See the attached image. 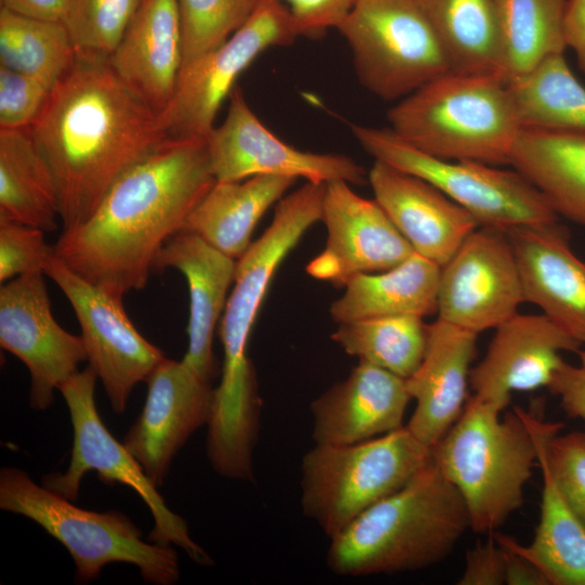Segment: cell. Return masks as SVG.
I'll return each mask as SVG.
<instances>
[{
    "mask_svg": "<svg viewBox=\"0 0 585 585\" xmlns=\"http://www.w3.org/2000/svg\"><path fill=\"white\" fill-rule=\"evenodd\" d=\"M485 543H478L465 555V568L459 585H500L505 584L506 555L504 548L491 534Z\"/></svg>",
    "mask_w": 585,
    "mask_h": 585,
    "instance_id": "cell-41",
    "label": "cell"
},
{
    "mask_svg": "<svg viewBox=\"0 0 585 585\" xmlns=\"http://www.w3.org/2000/svg\"><path fill=\"white\" fill-rule=\"evenodd\" d=\"M299 37L281 0H261L249 20L225 42L180 70L173 96L160 120L168 136L206 138L238 76L262 52Z\"/></svg>",
    "mask_w": 585,
    "mask_h": 585,
    "instance_id": "cell-11",
    "label": "cell"
},
{
    "mask_svg": "<svg viewBox=\"0 0 585 585\" xmlns=\"http://www.w3.org/2000/svg\"><path fill=\"white\" fill-rule=\"evenodd\" d=\"M502 411L477 395L431 448V457L460 493L476 533H494L523 504L537 463L530 413Z\"/></svg>",
    "mask_w": 585,
    "mask_h": 585,
    "instance_id": "cell-5",
    "label": "cell"
},
{
    "mask_svg": "<svg viewBox=\"0 0 585 585\" xmlns=\"http://www.w3.org/2000/svg\"><path fill=\"white\" fill-rule=\"evenodd\" d=\"M53 88L39 77L0 66V129L29 128Z\"/></svg>",
    "mask_w": 585,
    "mask_h": 585,
    "instance_id": "cell-38",
    "label": "cell"
},
{
    "mask_svg": "<svg viewBox=\"0 0 585 585\" xmlns=\"http://www.w3.org/2000/svg\"><path fill=\"white\" fill-rule=\"evenodd\" d=\"M321 221L326 244L306 270L337 287L356 275L389 270L415 253L376 199L360 196L346 181L326 183Z\"/></svg>",
    "mask_w": 585,
    "mask_h": 585,
    "instance_id": "cell-16",
    "label": "cell"
},
{
    "mask_svg": "<svg viewBox=\"0 0 585 585\" xmlns=\"http://www.w3.org/2000/svg\"><path fill=\"white\" fill-rule=\"evenodd\" d=\"M450 72L500 76V46L493 0H418Z\"/></svg>",
    "mask_w": 585,
    "mask_h": 585,
    "instance_id": "cell-29",
    "label": "cell"
},
{
    "mask_svg": "<svg viewBox=\"0 0 585 585\" xmlns=\"http://www.w3.org/2000/svg\"><path fill=\"white\" fill-rule=\"evenodd\" d=\"M441 266L414 253L381 272L354 276L329 309L334 322L349 323L375 317L412 314L427 316L438 311Z\"/></svg>",
    "mask_w": 585,
    "mask_h": 585,
    "instance_id": "cell-27",
    "label": "cell"
},
{
    "mask_svg": "<svg viewBox=\"0 0 585 585\" xmlns=\"http://www.w3.org/2000/svg\"><path fill=\"white\" fill-rule=\"evenodd\" d=\"M44 274L72 304L89 365L100 378L113 411L121 414L133 388L146 381L166 359L162 351L138 332L122 299L86 281L54 253L44 266Z\"/></svg>",
    "mask_w": 585,
    "mask_h": 585,
    "instance_id": "cell-12",
    "label": "cell"
},
{
    "mask_svg": "<svg viewBox=\"0 0 585 585\" xmlns=\"http://www.w3.org/2000/svg\"><path fill=\"white\" fill-rule=\"evenodd\" d=\"M0 508L32 520L57 540L75 563L76 583L92 582L103 567L114 562L136 566L151 584L172 585L179 580V560L172 547L143 541L141 530L119 511L77 507L37 484L22 469H1Z\"/></svg>",
    "mask_w": 585,
    "mask_h": 585,
    "instance_id": "cell-6",
    "label": "cell"
},
{
    "mask_svg": "<svg viewBox=\"0 0 585 585\" xmlns=\"http://www.w3.org/2000/svg\"><path fill=\"white\" fill-rule=\"evenodd\" d=\"M563 34L567 48L574 51L578 68L585 76V0H567Z\"/></svg>",
    "mask_w": 585,
    "mask_h": 585,
    "instance_id": "cell-44",
    "label": "cell"
},
{
    "mask_svg": "<svg viewBox=\"0 0 585 585\" xmlns=\"http://www.w3.org/2000/svg\"><path fill=\"white\" fill-rule=\"evenodd\" d=\"M536 445L563 499L585 525V432L558 434L560 422H545L530 414Z\"/></svg>",
    "mask_w": 585,
    "mask_h": 585,
    "instance_id": "cell-36",
    "label": "cell"
},
{
    "mask_svg": "<svg viewBox=\"0 0 585 585\" xmlns=\"http://www.w3.org/2000/svg\"><path fill=\"white\" fill-rule=\"evenodd\" d=\"M206 138L169 136L126 170L53 253L91 284L123 299L144 288L156 256L216 182Z\"/></svg>",
    "mask_w": 585,
    "mask_h": 585,
    "instance_id": "cell-1",
    "label": "cell"
},
{
    "mask_svg": "<svg viewBox=\"0 0 585 585\" xmlns=\"http://www.w3.org/2000/svg\"><path fill=\"white\" fill-rule=\"evenodd\" d=\"M337 30L359 82L382 101H400L450 72L418 0H356Z\"/></svg>",
    "mask_w": 585,
    "mask_h": 585,
    "instance_id": "cell-9",
    "label": "cell"
},
{
    "mask_svg": "<svg viewBox=\"0 0 585 585\" xmlns=\"http://www.w3.org/2000/svg\"><path fill=\"white\" fill-rule=\"evenodd\" d=\"M581 346L545 314L517 313L495 328L484 358L471 368L474 395L503 412L511 392L548 387L561 352Z\"/></svg>",
    "mask_w": 585,
    "mask_h": 585,
    "instance_id": "cell-18",
    "label": "cell"
},
{
    "mask_svg": "<svg viewBox=\"0 0 585 585\" xmlns=\"http://www.w3.org/2000/svg\"><path fill=\"white\" fill-rule=\"evenodd\" d=\"M229 99L225 119L206 136L217 181L282 176L322 184L368 182V172L349 156L306 152L282 141L252 112L239 87H234Z\"/></svg>",
    "mask_w": 585,
    "mask_h": 585,
    "instance_id": "cell-13",
    "label": "cell"
},
{
    "mask_svg": "<svg viewBox=\"0 0 585 585\" xmlns=\"http://www.w3.org/2000/svg\"><path fill=\"white\" fill-rule=\"evenodd\" d=\"M411 400L405 378L359 362L311 403L314 443L346 445L398 430Z\"/></svg>",
    "mask_w": 585,
    "mask_h": 585,
    "instance_id": "cell-21",
    "label": "cell"
},
{
    "mask_svg": "<svg viewBox=\"0 0 585 585\" xmlns=\"http://www.w3.org/2000/svg\"><path fill=\"white\" fill-rule=\"evenodd\" d=\"M524 294L505 231L479 226L441 266L438 318L481 333L518 313Z\"/></svg>",
    "mask_w": 585,
    "mask_h": 585,
    "instance_id": "cell-14",
    "label": "cell"
},
{
    "mask_svg": "<svg viewBox=\"0 0 585 585\" xmlns=\"http://www.w3.org/2000/svg\"><path fill=\"white\" fill-rule=\"evenodd\" d=\"M499 32L500 76L510 82L567 49V0H493Z\"/></svg>",
    "mask_w": 585,
    "mask_h": 585,
    "instance_id": "cell-31",
    "label": "cell"
},
{
    "mask_svg": "<svg viewBox=\"0 0 585 585\" xmlns=\"http://www.w3.org/2000/svg\"><path fill=\"white\" fill-rule=\"evenodd\" d=\"M42 230L0 219V282L42 271L53 255Z\"/></svg>",
    "mask_w": 585,
    "mask_h": 585,
    "instance_id": "cell-39",
    "label": "cell"
},
{
    "mask_svg": "<svg viewBox=\"0 0 585 585\" xmlns=\"http://www.w3.org/2000/svg\"><path fill=\"white\" fill-rule=\"evenodd\" d=\"M291 14L299 36L318 37L338 28L356 0H281Z\"/></svg>",
    "mask_w": 585,
    "mask_h": 585,
    "instance_id": "cell-40",
    "label": "cell"
},
{
    "mask_svg": "<svg viewBox=\"0 0 585 585\" xmlns=\"http://www.w3.org/2000/svg\"><path fill=\"white\" fill-rule=\"evenodd\" d=\"M509 165L545 197L556 214L585 227V133L522 127Z\"/></svg>",
    "mask_w": 585,
    "mask_h": 585,
    "instance_id": "cell-25",
    "label": "cell"
},
{
    "mask_svg": "<svg viewBox=\"0 0 585 585\" xmlns=\"http://www.w3.org/2000/svg\"><path fill=\"white\" fill-rule=\"evenodd\" d=\"M506 233L525 302L585 343V261L573 251L568 230L555 221L516 226Z\"/></svg>",
    "mask_w": 585,
    "mask_h": 585,
    "instance_id": "cell-19",
    "label": "cell"
},
{
    "mask_svg": "<svg viewBox=\"0 0 585 585\" xmlns=\"http://www.w3.org/2000/svg\"><path fill=\"white\" fill-rule=\"evenodd\" d=\"M549 391L559 398L562 410L569 417L585 421V367L563 361L555 372Z\"/></svg>",
    "mask_w": 585,
    "mask_h": 585,
    "instance_id": "cell-42",
    "label": "cell"
},
{
    "mask_svg": "<svg viewBox=\"0 0 585 585\" xmlns=\"http://www.w3.org/2000/svg\"><path fill=\"white\" fill-rule=\"evenodd\" d=\"M168 268L184 275L190 291L188 343L182 360L211 381L216 373L213 333L234 283L236 260L199 236L180 231L166 242L153 264L157 270Z\"/></svg>",
    "mask_w": 585,
    "mask_h": 585,
    "instance_id": "cell-24",
    "label": "cell"
},
{
    "mask_svg": "<svg viewBox=\"0 0 585 585\" xmlns=\"http://www.w3.org/2000/svg\"><path fill=\"white\" fill-rule=\"evenodd\" d=\"M182 60L177 0H141L108 57L122 82L159 114L173 96Z\"/></svg>",
    "mask_w": 585,
    "mask_h": 585,
    "instance_id": "cell-23",
    "label": "cell"
},
{
    "mask_svg": "<svg viewBox=\"0 0 585 585\" xmlns=\"http://www.w3.org/2000/svg\"><path fill=\"white\" fill-rule=\"evenodd\" d=\"M537 464L543 491L540 523L533 542L522 546L506 535L507 541L538 567L549 585H585V525L560 494L538 447Z\"/></svg>",
    "mask_w": 585,
    "mask_h": 585,
    "instance_id": "cell-30",
    "label": "cell"
},
{
    "mask_svg": "<svg viewBox=\"0 0 585 585\" xmlns=\"http://www.w3.org/2000/svg\"><path fill=\"white\" fill-rule=\"evenodd\" d=\"M431 447L405 425L358 443L318 445L301 460V507L330 540L367 508L405 485Z\"/></svg>",
    "mask_w": 585,
    "mask_h": 585,
    "instance_id": "cell-7",
    "label": "cell"
},
{
    "mask_svg": "<svg viewBox=\"0 0 585 585\" xmlns=\"http://www.w3.org/2000/svg\"><path fill=\"white\" fill-rule=\"evenodd\" d=\"M44 272L20 275L0 288V344L17 356L30 375L29 406H51L54 391L88 361L81 336L53 317Z\"/></svg>",
    "mask_w": 585,
    "mask_h": 585,
    "instance_id": "cell-15",
    "label": "cell"
},
{
    "mask_svg": "<svg viewBox=\"0 0 585 585\" xmlns=\"http://www.w3.org/2000/svg\"><path fill=\"white\" fill-rule=\"evenodd\" d=\"M368 183L380 205L414 251L443 266L479 227L460 205L426 180L375 160Z\"/></svg>",
    "mask_w": 585,
    "mask_h": 585,
    "instance_id": "cell-20",
    "label": "cell"
},
{
    "mask_svg": "<svg viewBox=\"0 0 585 585\" xmlns=\"http://www.w3.org/2000/svg\"><path fill=\"white\" fill-rule=\"evenodd\" d=\"M297 179L255 176L240 181H216L188 214L181 231L199 236L237 260L250 246L264 212L284 197Z\"/></svg>",
    "mask_w": 585,
    "mask_h": 585,
    "instance_id": "cell-26",
    "label": "cell"
},
{
    "mask_svg": "<svg viewBox=\"0 0 585 585\" xmlns=\"http://www.w3.org/2000/svg\"><path fill=\"white\" fill-rule=\"evenodd\" d=\"M141 0H74L65 25L77 54L109 57Z\"/></svg>",
    "mask_w": 585,
    "mask_h": 585,
    "instance_id": "cell-37",
    "label": "cell"
},
{
    "mask_svg": "<svg viewBox=\"0 0 585 585\" xmlns=\"http://www.w3.org/2000/svg\"><path fill=\"white\" fill-rule=\"evenodd\" d=\"M96 379V373L89 365L60 387L73 426L72 456L65 472L46 476L42 484L72 502L78 498L81 480L89 470L96 471L99 479L108 485L120 483L130 486L153 516L150 542L174 544L195 563L213 564L211 557L191 537L186 521L166 506L157 486L139 461L105 427L94 401Z\"/></svg>",
    "mask_w": 585,
    "mask_h": 585,
    "instance_id": "cell-10",
    "label": "cell"
},
{
    "mask_svg": "<svg viewBox=\"0 0 585 585\" xmlns=\"http://www.w3.org/2000/svg\"><path fill=\"white\" fill-rule=\"evenodd\" d=\"M351 131L375 160L431 183L465 208L480 226L507 232L516 226L558 221L545 197L515 169L441 159L413 147L390 128L351 125Z\"/></svg>",
    "mask_w": 585,
    "mask_h": 585,
    "instance_id": "cell-8",
    "label": "cell"
},
{
    "mask_svg": "<svg viewBox=\"0 0 585 585\" xmlns=\"http://www.w3.org/2000/svg\"><path fill=\"white\" fill-rule=\"evenodd\" d=\"M387 119L399 138L428 155L493 166L509 165L523 127L497 74L447 72L398 101Z\"/></svg>",
    "mask_w": 585,
    "mask_h": 585,
    "instance_id": "cell-4",
    "label": "cell"
},
{
    "mask_svg": "<svg viewBox=\"0 0 585 585\" xmlns=\"http://www.w3.org/2000/svg\"><path fill=\"white\" fill-rule=\"evenodd\" d=\"M76 57L64 22L39 20L0 8V66L55 86Z\"/></svg>",
    "mask_w": 585,
    "mask_h": 585,
    "instance_id": "cell-34",
    "label": "cell"
},
{
    "mask_svg": "<svg viewBox=\"0 0 585 585\" xmlns=\"http://www.w3.org/2000/svg\"><path fill=\"white\" fill-rule=\"evenodd\" d=\"M506 555L505 584L508 585H549L545 574L526 557L518 552L507 541L506 535L492 533Z\"/></svg>",
    "mask_w": 585,
    "mask_h": 585,
    "instance_id": "cell-43",
    "label": "cell"
},
{
    "mask_svg": "<svg viewBox=\"0 0 585 585\" xmlns=\"http://www.w3.org/2000/svg\"><path fill=\"white\" fill-rule=\"evenodd\" d=\"M260 1L177 0L182 32V67L225 42L249 20Z\"/></svg>",
    "mask_w": 585,
    "mask_h": 585,
    "instance_id": "cell-35",
    "label": "cell"
},
{
    "mask_svg": "<svg viewBox=\"0 0 585 585\" xmlns=\"http://www.w3.org/2000/svg\"><path fill=\"white\" fill-rule=\"evenodd\" d=\"M0 219L43 232L61 221L52 172L28 128L0 129Z\"/></svg>",
    "mask_w": 585,
    "mask_h": 585,
    "instance_id": "cell-28",
    "label": "cell"
},
{
    "mask_svg": "<svg viewBox=\"0 0 585 585\" xmlns=\"http://www.w3.org/2000/svg\"><path fill=\"white\" fill-rule=\"evenodd\" d=\"M146 382L145 404L123 445L158 487L174 455L198 428L208 425L214 389L183 360L165 359Z\"/></svg>",
    "mask_w": 585,
    "mask_h": 585,
    "instance_id": "cell-17",
    "label": "cell"
},
{
    "mask_svg": "<svg viewBox=\"0 0 585 585\" xmlns=\"http://www.w3.org/2000/svg\"><path fill=\"white\" fill-rule=\"evenodd\" d=\"M581 365L585 367V349L578 350Z\"/></svg>",
    "mask_w": 585,
    "mask_h": 585,
    "instance_id": "cell-46",
    "label": "cell"
},
{
    "mask_svg": "<svg viewBox=\"0 0 585 585\" xmlns=\"http://www.w3.org/2000/svg\"><path fill=\"white\" fill-rule=\"evenodd\" d=\"M468 529L460 493L431 457L405 485L330 538L326 563L341 576L416 571L445 559Z\"/></svg>",
    "mask_w": 585,
    "mask_h": 585,
    "instance_id": "cell-3",
    "label": "cell"
},
{
    "mask_svg": "<svg viewBox=\"0 0 585 585\" xmlns=\"http://www.w3.org/2000/svg\"><path fill=\"white\" fill-rule=\"evenodd\" d=\"M508 84L523 127L585 133V87L571 72L563 54L545 58Z\"/></svg>",
    "mask_w": 585,
    "mask_h": 585,
    "instance_id": "cell-32",
    "label": "cell"
},
{
    "mask_svg": "<svg viewBox=\"0 0 585 585\" xmlns=\"http://www.w3.org/2000/svg\"><path fill=\"white\" fill-rule=\"evenodd\" d=\"M477 338V333L440 318L428 324L424 358L406 378L416 407L405 427L431 448L464 411Z\"/></svg>",
    "mask_w": 585,
    "mask_h": 585,
    "instance_id": "cell-22",
    "label": "cell"
},
{
    "mask_svg": "<svg viewBox=\"0 0 585 585\" xmlns=\"http://www.w3.org/2000/svg\"><path fill=\"white\" fill-rule=\"evenodd\" d=\"M15 13L46 21L65 22L74 0H0Z\"/></svg>",
    "mask_w": 585,
    "mask_h": 585,
    "instance_id": "cell-45",
    "label": "cell"
},
{
    "mask_svg": "<svg viewBox=\"0 0 585 585\" xmlns=\"http://www.w3.org/2000/svg\"><path fill=\"white\" fill-rule=\"evenodd\" d=\"M422 318L403 314L341 323L332 339L359 362L406 379L425 354L428 324Z\"/></svg>",
    "mask_w": 585,
    "mask_h": 585,
    "instance_id": "cell-33",
    "label": "cell"
},
{
    "mask_svg": "<svg viewBox=\"0 0 585 585\" xmlns=\"http://www.w3.org/2000/svg\"><path fill=\"white\" fill-rule=\"evenodd\" d=\"M57 192L63 231L82 224L113 183L168 136L160 114L112 68L77 54L28 128Z\"/></svg>",
    "mask_w": 585,
    "mask_h": 585,
    "instance_id": "cell-2",
    "label": "cell"
}]
</instances>
